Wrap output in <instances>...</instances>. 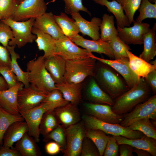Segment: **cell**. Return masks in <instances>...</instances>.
<instances>
[{
    "mask_svg": "<svg viewBox=\"0 0 156 156\" xmlns=\"http://www.w3.org/2000/svg\"><path fill=\"white\" fill-rule=\"evenodd\" d=\"M152 92L146 81L141 78L138 83L114 100L112 110L119 115L127 113L138 105L148 100L151 97Z\"/></svg>",
    "mask_w": 156,
    "mask_h": 156,
    "instance_id": "cell-1",
    "label": "cell"
},
{
    "mask_svg": "<svg viewBox=\"0 0 156 156\" xmlns=\"http://www.w3.org/2000/svg\"><path fill=\"white\" fill-rule=\"evenodd\" d=\"M43 55L29 61L26 64L30 85L37 90L48 93L57 89L47 70Z\"/></svg>",
    "mask_w": 156,
    "mask_h": 156,
    "instance_id": "cell-2",
    "label": "cell"
},
{
    "mask_svg": "<svg viewBox=\"0 0 156 156\" xmlns=\"http://www.w3.org/2000/svg\"><path fill=\"white\" fill-rule=\"evenodd\" d=\"M102 63L94 74L95 79L101 88L114 100L129 89L109 66Z\"/></svg>",
    "mask_w": 156,
    "mask_h": 156,
    "instance_id": "cell-3",
    "label": "cell"
},
{
    "mask_svg": "<svg viewBox=\"0 0 156 156\" xmlns=\"http://www.w3.org/2000/svg\"><path fill=\"white\" fill-rule=\"evenodd\" d=\"M96 60L93 57H90L79 60L66 61L64 82L81 83L88 77L94 76Z\"/></svg>",
    "mask_w": 156,
    "mask_h": 156,
    "instance_id": "cell-4",
    "label": "cell"
},
{
    "mask_svg": "<svg viewBox=\"0 0 156 156\" xmlns=\"http://www.w3.org/2000/svg\"><path fill=\"white\" fill-rule=\"evenodd\" d=\"M82 118L86 129H98L107 134L122 136L131 139L140 138L144 135L139 131L132 130L119 124L106 122L88 114L83 115Z\"/></svg>",
    "mask_w": 156,
    "mask_h": 156,
    "instance_id": "cell-5",
    "label": "cell"
},
{
    "mask_svg": "<svg viewBox=\"0 0 156 156\" xmlns=\"http://www.w3.org/2000/svg\"><path fill=\"white\" fill-rule=\"evenodd\" d=\"M35 20L31 18L24 21H17L8 18L1 21L8 25L12 31L13 37L8 45L20 48L35 41L36 36L31 32Z\"/></svg>",
    "mask_w": 156,
    "mask_h": 156,
    "instance_id": "cell-6",
    "label": "cell"
},
{
    "mask_svg": "<svg viewBox=\"0 0 156 156\" xmlns=\"http://www.w3.org/2000/svg\"><path fill=\"white\" fill-rule=\"evenodd\" d=\"M57 107L50 103L42 102L33 108L19 112L27 124L28 133L37 142L40 141L39 126L44 114L48 110H53Z\"/></svg>",
    "mask_w": 156,
    "mask_h": 156,
    "instance_id": "cell-7",
    "label": "cell"
},
{
    "mask_svg": "<svg viewBox=\"0 0 156 156\" xmlns=\"http://www.w3.org/2000/svg\"><path fill=\"white\" fill-rule=\"evenodd\" d=\"M122 116V120L119 124L125 127L142 119L148 118L156 120V95L151 96L146 101L138 105L132 111Z\"/></svg>",
    "mask_w": 156,
    "mask_h": 156,
    "instance_id": "cell-8",
    "label": "cell"
},
{
    "mask_svg": "<svg viewBox=\"0 0 156 156\" xmlns=\"http://www.w3.org/2000/svg\"><path fill=\"white\" fill-rule=\"evenodd\" d=\"M55 55H57L66 61L82 60L93 57L92 53L79 47L71 40L64 36L56 41Z\"/></svg>",
    "mask_w": 156,
    "mask_h": 156,
    "instance_id": "cell-9",
    "label": "cell"
},
{
    "mask_svg": "<svg viewBox=\"0 0 156 156\" xmlns=\"http://www.w3.org/2000/svg\"><path fill=\"white\" fill-rule=\"evenodd\" d=\"M86 128L83 121H79L66 128V145L64 156L80 155L83 141Z\"/></svg>",
    "mask_w": 156,
    "mask_h": 156,
    "instance_id": "cell-10",
    "label": "cell"
},
{
    "mask_svg": "<svg viewBox=\"0 0 156 156\" xmlns=\"http://www.w3.org/2000/svg\"><path fill=\"white\" fill-rule=\"evenodd\" d=\"M44 0H24L18 4L13 19L24 21L38 17L46 12Z\"/></svg>",
    "mask_w": 156,
    "mask_h": 156,
    "instance_id": "cell-11",
    "label": "cell"
},
{
    "mask_svg": "<svg viewBox=\"0 0 156 156\" xmlns=\"http://www.w3.org/2000/svg\"><path fill=\"white\" fill-rule=\"evenodd\" d=\"M47 93L37 90L30 85L23 87L18 91V106L19 112L27 110L40 105L46 97Z\"/></svg>",
    "mask_w": 156,
    "mask_h": 156,
    "instance_id": "cell-12",
    "label": "cell"
},
{
    "mask_svg": "<svg viewBox=\"0 0 156 156\" xmlns=\"http://www.w3.org/2000/svg\"><path fill=\"white\" fill-rule=\"evenodd\" d=\"M94 58L107 64L118 72L123 77L129 90L140 81L141 78L135 75L130 68L128 57L118 59L108 60L96 57Z\"/></svg>",
    "mask_w": 156,
    "mask_h": 156,
    "instance_id": "cell-13",
    "label": "cell"
},
{
    "mask_svg": "<svg viewBox=\"0 0 156 156\" xmlns=\"http://www.w3.org/2000/svg\"><path fill=\"white\" fill-rule=\"evenodd\" d=\"M131 27L121 28L117 27L118 36L125 43L130 44H143L144 35L148 31L150 25L147 23H139L135 21Z\"/></svg>",
    "mask_w": 156,
    "mask_h": 156,
    "instance_id": "cell-14",
    "label": "cell"
},
{
    "mask_svg": "<svg viewBox=\"0 0 156 156\" xmlns=\"http://www.w3.org/2000/svg\"><path fill=\"white\" fill-rule=\"evenodd\" d=\"M84 106L88 114L101 121L110 123L119 124L123 118L122 115L114 113L109 105L86 103Z\"/></svg>",
    "mask_w": 156,
    "mask_h": 156,
    "instance_id": "cell-15",
    "label": "cell"
},
{
    "mask_svg": "<svg viewBox=\"0 0 156 156\" xmlns=\"http://www.w3.org/2000/svg\"><path fill=\"white\" fill-rule=\"evenodd\" d=\"M71 40L78 46H79L92 53L103 54L110 58L114 59L113 50L108 42L87 39L77 34Z\"/></svg>",
    "mask_w": 156,
    "mask_h": 156,
    "instance_id": "cell-16",
    "label": "cell"
},
{
    "mask_svg": "<svg viewBox=\"0 0 156 156\" xmlns=\"http://www.w3.org/2000/svg\"><path fill=\"white\" fill-rule=\"evenodd\" d=\"M72 18L75 21L79 31L83 36L87 35L92 40H100V27L102 20L96 17H92L88 21L83 17L79 12L71 14Z\"/></svg>",
    "mask_w": 156,
    "mask_h": 156,
    "instance_id": "cell-17",
    "label": "cell"
},
{
    "mask_svg": "<svg viewBox=\"0 0 156 156\" xmlns=\"http://www.w3.org/2000/svg\"><path fill=\"white\" fill-rule=\"evenodd\" d=\"M51 12H46L35 19L33 27L57 40L64 36Z\"/></svg>",
    "mask_w": 156,
    "mask_h": 156,
    "instance_id": "cell-18",
    "label": "cell"
},
{
    "mask_svg": "<svg viewBox=\"0 0 156 156\" xmlns=\"http://www.w3.org/2000/svg\"><path fill=\"white\" fill-rule=\"evenodd\" d=\"M23 84L18 82L16 85L0 91V106L8 112L14 115L20 114L17 104V95Z\"/></svg>",
    "mask_w": 156,
    "mask_h": 156,
    "instance_id": "cell-19",
    "label": "cell"
},
{
    "mask_svg": "<svg viewBox=\"0 0 156 156\" xmlns=\"http://www.w3.org/2000/svg\"><path fill=\"white\" fill-rule=\"evenodd\" d=\"M76 105L68 103L54 109L60 124L65 128L80 121V114Z\"/></svg>",
    "mask_w": 156,
    "mask_h": 156,
    "instance_id": "cell-20",
    "label": "cell"
},
{
    "mask_svg": "<svg viewBox=\"0 0 156 156\" xmlns=\"http://www.w3.org/2000/svg\"><path fill=\"white\" fill-rule=\"evenodd\" d=\"M66 61L57 55L45 59V67L56 84L64 82Z\"/></svg>",
    "mask_w": 156,
    "mask_h": 156,
    "instance_id": "cell-21",
    "label": "cell"
},
{
    "mask_svg": "<svg viewBox=\"0 0 156 156\" xmlns=\"http://www.w3.org/2000/svg\"><path fill=\"white\" fill-rule=\"evenodd\" d=\"M87 99L92 103L105 104L112 106L114 100L100 87L95 78H92L86 91Z\"/></svg>",
    "mask_w": 156,
    "mask_h": 156,
    "instance_id": "cell-22",
    "label": "cell"
},
{
    "mask_svg": "<svg viewBox=\"0 0 156 156\" xmlns=\"http://www.w3.org/2000/svg\"><path fill=\"white\" fill-rule=\"evenodd\" d=\"M113 136L118 145L121 144H128L134 148L146 151L151 156H156V139L145 135L140 138L133 139L121 136Z\"/></svg>",
    "mask_w": 156,
    "mask_h": 156,
    "instance_id": "cell-23",
    "label": "cell"
},
{
    "mask_svg": "<svg viewBox=\"0 0 156 156\" xmlns=\"http://www.w3.org/2000/svg\"><path fill=\"white\" fill-rule=\"evenodd\" d=\"M28 127L24 120L17 121L12 123L5 132L3 139V146L13 147L14 144L20 140L26 133Z\"/></svg>",
    "mask_w": 156,
    "mask_h": 156,
    "instance_id": "cell-24",
    "label": "cell"
},
{
    "mask_svg": "<svg viewBox=\"0 0 156 156\" xmlns=\"http://www.w3.org/2000/svg\"><path fill=\"white\" fill-rule=\"evenodd\" d=\"M31 32L36 36L35 40L39 50L43 51L44 58L55 55L56 40L50 35L44 33L33 27Z\"/></svg>",
    "mask_w": 156,
    "mask_h": 156,
    "instance_id": "cell-25",
    "label": "cell"
},
{
    "mask_svg": "<svg viewBox=\"0 0 156 156\" xmlns=\"http://www.w3.org/2000/svg\"><path fill=\"white\" fill-rule=\"evenodd\" d=\"M128 56L130 67L133 72L140 78H144L149 73L156 69V60L149 63L126 50Z\"/></svg>",
    "mask_w": 156,
    "mask_h": 156,
    "instance_id": "cell-26",
    "label": "cell"
},
{
    "mask_svg": "<svg viewBox=\"0 0 156 156\" xmlns=\"http://www.w3.org/2000/svg\"><path fill=\"white\" fill-rule=\"evenodd\" d=\"M95 3L105 6L108 11L114 15L116 18L117 27L121 28L129 27L130 24L125 15L121 5L116 0H92Z\"/></svg>",
    "mask_w": 156,
    "mask_h": 156,
    "instance_id": "cell-27",
    "label": "cell"
},
{
    "mask_svg": "<svg viewBox=\"0 0 156 156\" xmlns=\"http://www.w3.org/2000/svg\"><path fill=\"white\" fill-rule=\"evenodd\" d=\"M35 140L28 132L16 142L15 148L21 156H40V150Z\"/></svg>",
    "mask_w": 156,
    "mask_h": 156,
    "instance_id": "cell-28",
    "label": "cell"
},
{
    "mask_svg": "<svg viewBox=\"0 0 156 156\" xmlns=\"http://www.w3.org/2000/svg\"><path fill=\"white\" fill-rule=\"evenodd\" d=\"M64 99L69 103L77 105L81 100V83H72L63 82L56 84Z\"/></svg>",
    "mask_w": 156,
    "mask_h": 156,
    "instance_id": "cell-29",
    "label": "cell"
},
{
    "mask_svg": "<svg viewBox=\"0 0 156 156\" xmlns=\"http://www.w3.org/2000/svg\"><path fill=\"white\" fill-rule=\"evenodd\" d=\"M55 19L64 36L71 39L78 34L79 31L75 21L69 18L65 12L54 15Z\"/></svg>",
    "mask_w": 156,
    "mask_h": 156,
    "instance_id": "cell-30",
    "label": "cell"
},
{
    "mask_svg": "<svg viewBox=\"0 0 156 156\" xmlns=\"http://www.w3.org/2000/svg\"><path fill=\"white\" fill-rule=\"evenodd\" d=\"M155 29H150L143 37L144 49L139 57L149 62L156 55Z\"/></svg>",
    "mask_w": 156,
    "mask_h": 156,
    "instance_id": "cell-31",
    "label": "cell"
},
{
    "mask_svg": "<svg viewBox=\"0 0 156 156\" xmlns=\"http://www.w3.org/2000/svg\"><path fill=\"white\" fill-rule=\"evenodd\" d=\"M101 31L100 40L108 42L118 36V31L114 25V16L107 14L102 17L100 27Z\"/></svg>",
    "mask_w": 156,
    "mask_h": 156,
    "instance_id": "cell-32",
    "label": "cell"
},
{
    "mask_svg": "<svg viewBox=\"0 0 156 156\" xmlns=\"http://www.w3.org/2000/svg\"><path fill=\"white\" fill-rule=\"evenodd\" d=\"M6 47L10 55L11 62L10 67L16 76L18 81L22 83L24 87L29 86L30 84L29 81L28 72L23 71L19 66L17 60L20 58V56L19 54L15 52L14 50L15 46L8 45Z\"/></svg>",
    "mask_w": 156,
    "mask_h": 156,
    "instance_id": "cell-33",
    "label": "cell"
},
{
    "mask_svg": "<svg viewBox=\"0 0 156 156\" xmlns=\"http://www.w3.org/2000/svg\"><path fill=\"white\" fill-rule=\"evenodd\" d=\"M60 124L54 109L47 111L44 114L40 123V134L45 136Z\"/></svg>",
    "mask_w": 156,
    "mask_h": 156,
    "instance_id": "cell-34",
    "label": "cell"
},
{
    "mask_svg": "<svg viewBox=\"0 0 156 156\" xmlns=\"http://www.w3.org/2000/svg\"><path fill=\"white\" fill-rule=\"evenodd\" d=\"M85 137L89 138L94 143L98 150L100 156H103L109 135L99 130L86 129Z\"/></svg>",
    "mask_w": 156,
    "mask_h": 156,
    "instance_id": "cell-35",
    "label": "cell"
},
{
    "mask_svg": "<svg viewBox=\"0 0 156 156\" xmlns=\"http://www.w3.org/2000/svg\"><path fill=\"white\" fill-rule=\"evenodd\" d=\"M23 120L24 119L21 114H10L0 106V147L3 143L4 134L10 125L16 121Z\"/></svg>",
    "mask_w": 156,
    "mask_h": 156,
    "instance_id": "cell-36",
    "label": "cell"
},
{
    "mask_svg": "<svg viewBox=\"0 0 156 156\" xmlns=\"http://www.w3.org/2000/svg\"><path fill=\"white\" fill-rule=\"evenodd\" d=\"M127 127L132 130L140 131L148 137L156 139V127L153 125L151 119L146 118L137 120Z\"/></svg>",
    "mask_w": 156,
    "mask_h": 156,
    "instance_id": "cell-37",
    "label": "cell"
},
{
    "mask_svg": "<svg viewBox=\"0 0 156 156\" xmlns=\"http://www.w3.org/2000/svg\"><path fill=\"white\" fill-rule=\"evenodd\" d=\"M53 140L61 146L62 151L63 152L66 145V128L59 125L44 137L43 141L47 142Z\"/></svg>",
    "mask_w": 156,
    "mask_h": 156,
    "instance_id": "cell-38",
    "label": "cell"
},
{
    "mask_svg": "<svg viewBox=\"0 0 156 156\" xmlns=\"http://www.w3.org/2000/svg\"><path fill=\"white\" fill-rule=\"evenodd\" d=\"M139 9L140 14L136 21L141 23L146 18H156V1L153 4L149 0H142Z\"/></svg>",
    "mask_w": 156,
    "mask_h": 156,
    "instance_id": "cell-39",
    "label": "cell"
},
{
    "mask_svg": "<svg viewBox=\"0 0 156 156\" xmlns=\"http://www.w3.org/2000/svg\"><path fill=\"white\" fill-rule=\"evenodd\" d=\"M112 48L114 59L128 57L126 50H131L129 46L125 43L118 36L108 42Z\"/></svg>",
    "mask_w": 156,
    "mask_h": 156,
    "instance_id": "cell-40",
    "label": "cell"
},
{
    "mask_svg": "<svg viewBox=\"0 0 156 156\" xmlns=\"http://www.w3.org/2000/svg\"><path fill=\"white\" fill-rule=\"evenodd\" d=\"M18 5L16 0H0V21L13 19Z\"/></svg>",
    "mask_w": 156,
    "mask_h": 156,
    "instance_id": "cell-41",
    "label": "cell"
},
{
    "mask_svg": "<svg viewBox=\"0 0 156 156\" xmlns=\"http://www.w3.org/2000/svg\"><path fill=\"white\" fill-rule=\"evenodd\" d=\"M121 5L130 24L135 20L134 16L138 9L142 0H116Z\"/></svg>",
    "mask_w": 156,
    "mask_h": 156,
    "instance_id": "cell-42",
    "label": "cell"
},
{
    "mask_svg": "<svg viewBox=\"0 0 156 156\" xmlns=\"http://www.w3.org/2000/svg\"><path fill=\"white\" fill-rule=\"evenodd\" d=\"M64 3V12L67 14L83 11L90 16L91 13L83 4V0H62Z\"/></svg>",
    "mask_w": 156,
    "mask_h": 156,
    "instance_id": "cell-43",
    "label": "cell"
},
{
    "mask_svg": "<svg viewBox=\"0 0 156 156\" xmlns=\"http://www.w3.org/2000/svg\"><path fill=\"white\" fill-rule=\"evenodd\" d=\"M80 155L81 156H100L97 147L89 138L85 137L82 143Z\"/></svg>",
    "mask_w": 156,
    "mask_h": 156,
    "instance_id": "cell-44",
    "label": "cell"
},
{
    "mask_svg": "<svg viewBox=\"0 0 156 156\" xmlns=\"http://www.w3.org/2000/svg\"><path fill=\"white\" fill-rule=\"evenodd\" d=\"M42 102L49 103L58 107L69 103L64 99L62 93L57 89L47 93L46 97Z\"/></svg>",
    "mask_w": 156,
    "mask_h": 156,
    "instance_id": "cell-45",
    "label": "cell"
},
{
    "mask_svg": "<svg viewBox=\"0 0 156 156\" xmlns=\"http://www.w3.org/2000/svg\"><path fill=\"white\" fill-rule=\"evenodd\" d=\"M0 73L3 76L6 82L8 88L14 86L19 82L16 76L10 66L0 67Z\"/></svg>",
    "mask_w": 156,
    "mask_h": 156,
    "instance_id": "cell-46",
    "label": "cell"
},
{
    "mask_svg": "<svg viewBox=\"0 0 156 156\" xmlns=\"http://www.w3.org/2000/svg\"><path fill=\"white\" fill-rule=\"evenodd\" d=\"M13 37L12 31L10 27L4 23L0 21V43L6 47L9 41Z\"/></svg>",
    "mask_w": 156,
    "mask_h": 156,
    "instance_id": "cell-47",
    "label": "cell"
},
{
    "mask_svg": "<svg viewBox=\"0 0 156 156\" xmlns=\"http://www.w3.org/2000/svg\"><path fill=\"white\" fill-rule=\"evenodd\" d=\"M119 155L118 145L113 136H109L106 144L103 156H118Z\"/></svg>",
    "mask_w": 156,
    "mask_h": 156,
    "instance_id": "cell-48",
    "label": "cell"
},
{
    "mask_svg": "<svg viewBox=\"0 0 156 156\" xmlns=\"http://www.w3.org/2000/svg\"><path fill=\"white\" fill-rule=\"evenodd\" d=\"M11 58L6 47L0 44V68L10 66Z\"/></svg>",
    "mask_w": 156,
    "mask_h": 156,
    "instance_id": "cell-49",
    "label": "cell"
},
{
    "mask_svg": "<svg viewBox=\"0 0 156 156\" xmlns=\"http://www.w3.org/2000/svg\"><path fill=\"white\" fill-rule=\"evenodd\" d=\"M45 149L47 153L50 155H56L62 151L60 146L55 141L48 142L45 145Z\"/></svg>",
    "mask_w": 156,
    "mask_h": 156,
    "instance_id": "cell-50",
    "label": "cell"
},
{
    "mask_svg": "<svg viewBox=\"0 0 156 156\" xmlns=\"http://www.w3.org/2000/svg\"><path fill=\"white\" fill-rule=\"evenodd\" d=\"M150 86L154 95L156 93V69L148 73L144 78Z\"/></svg>",
    "mask_w": 156,
    "mask_h": 156,
    "instance_id": "cell-51",
    "label": "cell"
},
{
    "mask_svg": "<svg viewBox=\"0 0 156 156\" xmlns=\"http://www.w3.org/2000/svg\"><path fill=\"white\" fill-rule=\"evenodd\" d=\"M133 146L128 144L118 145L119 153L120 156H133Z\"/></svg>",
    "mask_w": 156,
    "mask_h": 156,
    "instance_id": "cell-52",
    "label": "cell"
},
{
    "mask_svg": "<svg viewBox=\"0 0 156 156\" xmlns=\"http://www.w3.org/2000/svg\"><path fill=\"white\" fill-rule=\"evenodd\" d=\"M0 156H21V155L15 148L2 146L0 148Z\"/></svg>",
    "mask_w": 156,
    "mask_h": 156,
    "instance_id": "cell-53",
    "label": "cell"
},
{
    "mask_svg": "<svg viewBox=\"0 0 156 156\" xmlns=\"http://www.w3.org/2000/svg\"><path fill=\"white\" fill-rule=\"evenodd\" d=\"M133 152L136 153L138 156H151V154L148 151L134 147Z\"/></svg>",
    "mask_w": 156,
    "mask_h": 156,
    "instance_id": "cell-54",
    "label": "cell"
},
{
    "mask_svg": "<svg viewBox=\"0 0 156 156\" xmlns=\"http://www.w3.org/2000/svg\"><path fill=\"white\" fill-rule=\"evenodd\" d=\"M8 85L3 77L0 76V91L7 89Z\"/></svg>",
    "mask_w": 156,
    "mask_h": 156,
    "instance_id": "cell-55",
    "label": "cell"
},
{
    "mask_svg": "<svg viewBox=\"0 0 156 156\" xmlns=\"http://www.w3.org/2000/svg\"><path fill=\"white\" fill-rule=\"evenodd\" d=\"M18 4H19L24 0H16Z\"/></svg>",
    "mask_w": 156,
    "mask_h": 156,
    "instance_id": "cell-56",
    "label": "cell"
},
{
    "mask_svg": "<svg viewBox=\"0 0 156 156\" xmlns=\"http://www.w3.org/2000/svg\"><path fill=\"white\" fill-rule=\"evenodd\" d=\"M150 1H152L154 0H149Z\"/></svg>",
    "mask_w": 156,
    "mask_h": 156,
    "instance_id": "cell-57",
    "label": "cell"
},
{
    "mask_svg": "<svg viewBox=\"0 0 156 156\" xmlns=\"http://www.w3.org/2000/svg\"></svg>",
    "mask_w": 156,
    "mask_h": 156,
    "instance_id": "cell-58",
    "label": "cell"
},
{
    "mask_svg": "<svg viewBox=\"0 0 156 156\" xmlns=\"http://www.w3.org/2000/svg\"></svg>",
    "mask_w": 156,
    "mask_h": 156,
    "instance_id": "cell-59",
    "label": "cell"
}]
</instances>
